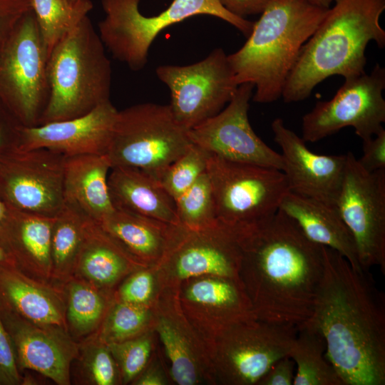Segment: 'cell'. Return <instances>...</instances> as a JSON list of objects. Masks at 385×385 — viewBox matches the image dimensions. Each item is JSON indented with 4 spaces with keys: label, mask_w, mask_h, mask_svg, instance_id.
Returning a JSON list of instances; mask_svg holds the SVG:
<instances>
[{
    "label": "cell",
    "mask_w": 385,
    "mask_h": 385,
    "mask_svg": "<svg viewBox=\"0 0 385 385\" xmlns=\"http://www.w3.org/2000/svg\"><path fill=\"white\" fill-rule=\"evenodd\" d=\"M232 229L241 252L240 281L256 318L296 327L305 322L323 274L322 246L279 209Z\"/></svg>",
    "instance_id": "6da1fadb"
},
{
    "label": "cell",
    "mask_w": 385,
    "mask_h": 385,
    "mask_svg": "<svg viewBox=\"0 0 385 385\" xmlns=\"http://www.w3.org/2000/svg\"><path fill=\"white\" fill-rule=\"evenodd\" d=\"M324 270L310 317L344 385L385 384V301L367 271L322 246Z\"/></svg>",
    "instance_id": "7a4b0ae2"
},
{
    "label": "cell",
    "mask_w": 385,
    "mask_h": 385,
    "mask_svg": "<svg viewBox=\"0 0 385 385\" xmlns=\"http://www.w3.org/2000/svg\"><path fill=\"white\" fill-rule=\"evenodd\" d=\"M314 34L302 46L285 83V103L304 101L322 81L334 75L345 79L365 73L370 41L385 46L379 18L385 0H333Z\"/></svg>",
    "instance_id": "3957f363"
},
{
    "label": "cell",
    "mask_w": 385,
    "mask_h": 385,
    "mask_svg": "<svg viewBox=\"0 0 385 385\" xmlns=\"http://www.w3.org/2000/svg\"><path fill=\"white\" fill-rule=\"evenodd\" d=\"M329 9L309 0H270L245 44L227 55L239 86L254 84V102L276 101L302 46Z\"/></svg>",
    "instance_id": "277c9868"
},
{
    "label": "cell",
    "mask_w": 385,
    "mask_h": 385,
    "mask_svg": "<svg viewBox=\"0 0 385 385\" xmlns=\"http://www.w3.org/2000/svg\"><path fill=\"white\" fill-rule=\"evenodd\" d=\"M105 48L88 16L54 46L47 63L49 99L39 125L82 116L110 101L112 69Z\"/></svg>",
    "instance_id": "5b68a950"
},
{
    "label": "cell",
    "mask_w": 385,
    "mask_h": 385,
    "mask_svg": "<svg viewBox=\"0 0 385 385\" xmlns=\"http://www.w3.org/2000/svg\"><path fill=\"white\" fill-rule=\"evenodd\" d=\"M140 0H101L105 17L98 34L114 58L138 71L148 62L150 47L165 29L191 16L209 15L231 24L246 37L254 22L237 16L217 0H173L163 11L145 16L139 11Z\"/></svg>",
    "instance_id": "8992f818"
},
{
    "label": "cell",
    "mask_w": 385,
    "mask_h": 385,
    "mask_svg": "<svg viewBox=\"0 0 385 385\" xmlns=\"http://www.w3.org/2000/svg\"><path fill=\"white\" fill-rule=\"evenodd\" d=\"M192 143L169 105L145 103L118 112L106 155L111 168H135L159 179Z\"/></svg>",
    "instance_id": "52a82bcc"
},
{
    "label": "cell",
    "mask_w": 385,
    "mask_h": 385,
    "mask_svg": "<svg viewBox=\"0 0 385 385\" xmlns=\"http://www.w3.org/2000/svg\"><path fill=\"white\" fill-rule=\"evenodd\" d=\"M48 58L31 9L19 20L0 52V99L25 127L38 125L47 106Z\"/></svg>",
    "instance_id": "ba28073f"
},
{
    "label": "cell",
    "mask_w": 385,
    "mask_h": 385,
    "mask_svg": "<svg viewBox=\"0 0 385 385\" xmlns=\"http://www.w3.org/2000/svg\"><path fill=\"white\" fill-rule=\"evenodd\" d=\"M297 327L251 318L234 323L211 339V368L221 382L257 384L289 355Z\"/></svg>",
    "instance_id": "9c48e42d"
},
{
    "label": "cell",
    "mask_w": 385,
    "mask_h": 385,
    "mask_svg": "<svg viewBox=\"0 0 385 385\" xmlns=\"http://www.w3.org/2000/svg\"><path fill=\"white\" fill-rule=\"evenodd\" d=\"M217 220L230 227L253 224L274 214L289 191L283 171L230 161L210 154L206 170Z\"/></svg>",
    "instance_id": "30bf717a"
},
{
    "label": "cell",
    "mask_w": 385,
    "mask_h": 385,
    "mask_svg": "<svg viewBox=\"0 0 385 385\" xmlns=\"http://www.w3.org/2000/svg\"><path fill=\"white\" fill-rule=\"evenodd\" d=\"M155 73L170 91L174 118L187 130L220 113L238 87L222 48L190 65L159 66Z\"/></svg>",
    "instance_id": "8fae6325"
},
{
    "label": "cell",
    "mask_w": 385,
    "mask_h": 385,
    "mask_svg": "<svg viewBox=\"0 0 385 385\" xmlns=\"http://www.w3.org/2000/svg\"><path fill=\"white\" fill-rule=\"evenodd\" d=\"M336 202L351 232L364 271L374 266L385 273V169L368 172L349 152Z\"/></svg>",
    "instance_id": "7c38bea8"
},
{
    "label": "cell",
    "mask_w": 385,
    "mask_h": 385,
    "mask_svg": "<svg viewBox=\"0 0 385 385\" xmlns=\"http://www.w3.org/2000/svg\"><path fill=\"white\" fill-rule=\"evenodd\" d=\"M384 88L385 68L379 63L369 74L345 79L331 100L317 102L302 117V139L317 142L348 126L362 140L372 138L384 128Z\"/></svg>",
    "instance_id": "4fadbf2b"
},
{
    "label": "cell",
    "mask_w": 385,
    "mask_h": 385,
    "mask_svg": "<svg viewBox=\"0 0 385 385\" xmlns=\"http://www.w3.org/2000/svg\"><path fill=\"white\" fill-rule=\"evenodd\" d=\"M66 158L43 148L0 155V200L23 212L56 216L64 205Z\"/></svg>",
    "instance_id": "5bb4252c"
},
{
    "label": "cell",
    "mask_w": 385,
    "mask_h": 385,
    "mask_svg": "<svg viewBox=\"0 0 385 385\" xmlns=\"http://www.w3.org/2000/svg\"><path fill=\"white\" fill-rule=\"evenodd\" d=\"M254 84H240L227 106L217 114L188 130L191 142L223 159L283 170L280 153L254 132L248 119Z\"/></svg>",
    "instance_id": "9a60e30c"
},
{
    "label": "cell",
    "mask_w": 385,
    "mask_h": 385,
    "mask_svg": "<svg viewBox=\"0 0 385 385\" xmlns=\"http://www.w3.org/2000/svg\"><path fill=\"white\" fill-rule=\"evenodd\" d=\"M241 252L234 230L217 222L208 227L180 226L172 246L157 265L180 279L215 276L240 280Z\"/></svg>",
    "instance_id": "2e32d148"
},
{
    "label": "cell",
    "mask_w": 385,
    "mask_h": 385,
    "mask_svg": "<svg viewBox=\"0 0 385 385\" xmlns=\"http://www.w3.org/2000/svg\"><path fill=\"white\" fill-rule=\"evenodd\" d=\"M274 139L282 150L289 191L335 206L340 191L346 155L316 154L302 137L288 128L283 120L272 123Z\"/></svg>",
    "instance_id": "e0dca14e"
},
{
    "label": "cell",
    "mask_w": 385,
    "mask_h": 385,
    "mask_svg": "<svg viewBox=\"0 0 385 385\" xmlns=\"http://www.w3.org/2000/svg\"><path fill=\"white\" fill-rule=\"evenodd\" d=\"M118 112L109 101L80 117L24 126L18 149L43 148L66 157L106 154Z\"/></svg>",
    "instance_id": "ac0fdd59"
},
{
    "label": "cell",
    "mask_w": 385,
    "mask_h": 385,
    "mask_svg": "<svg viewBox=\"0 0 385 385\" xmlns=\"http://www.w3.org/2000/svg\"><path fill=\"white\" fill-rule=\"evenodd\" d=\"M180 303L193 323L211 331V339L224 328L240 321L256 318L240 280L202 276L188 279Z\"/></svg>",
    "instance_id": "d6986e66"
},
{
    "label": "cell",
    "mask_w": 385,
    "mask_h": 385,
    "mask_svg": "<svg viewBox=\"0 0 385 385\" xmlns=\"http://www.w3.org/2000/svg\"><path fill=\"white\" fill-rule=\"evenodd\" d=\"M1 319L14 347L18 367L36 371L60 385L69 384L73 355L70 343L54 327L30 322L1 309Z\"/></svg>",
    "instance_id": "ffe728a7"
},
{
    "label": "cell",
    "mask_w": 385,
    "mask_h": 385,
    "mask_svg": "<svg viewBox=\"0 0 385 385\" xmlns=\"http://www.w3.org/2000/svg\"><path fill=\"white\" fill-rule=\"evenodd\" d=\"M7 208L0 229V244L8 261L25 274L49 277L52 274L51 245L56 216L38 215L9 206Z\"/></svg>",
    "instance_id": "44dd1931"
},
{
    "label": "cell",
    "mask_w": 385,
    "mask_h": 385,
    "mask_svg": "<svg viewBox=\"0 0 385 385\" xmlns=\"http://www.w3.org/2000/svg\"><path fill=\"white\" fill-rule=\"evenodd\" d=\"M111 164L106 154L66 157L63 175L64 204L101 223L115 207L108 184Z\"/></svg>",
    "instance_id": "7402d4cb"
},
{
    "label": "cell",
    "mask_w": 385,
    "mask_h": 385,
    "mask_svg": "<svg viewBox=\"0 0 385 385\" xmlns=\"http://www.w3.org/2000/svg\"><path fill=\"white\" fill-rule=\"evenodd\" d=\"M279 209L312 242L338 252L355 270H363L354 239L335 206L289 191L282 198Z\"/></svg>",
    "instance_id": "603a6c76"
},
{
    "label": "cell",
    "mask_w": 385,
    "mask_h": 385,
    "mask_svg": "<svg viewBox=\"0 0 385 385\" xmlns=\"http://www.w3.org/2000/svg\"><path fill=\"white\" fill-rule=\"evenodd\" d=\"M108 184L115 208L180 226L175 200L151 174L135 168L114 167Z\"/></svg>",
    "instance_id": "cb8c5ba5"
},
{
    "label": "cell",
    "mask_w": 385,
    "mask_h": 385,
    "mask_svg": "<svg viewBox=\"0 0 385 385\" xmlns=\"http://www.w3.org/2000/svg\"><path fill=\"white\" fill-rule=\"evenodd\" d=\"M0 309L41 326L63 325L59 298L9 261L0 262Z\"/></svg>",
    "instance_id": "d4e9b609"
},
{
    "label": "cell",
    "mask_w": 385,
    "mask_h": 385,
    "mask_svg": "<svg viewBox=\"0 0 385 385\" xmlns=\"http://www.w3.org/2000/svg\"><path fill=\"white\" fill-rule=\"evenodd\" d=\"M99 224L143 265H158L172 246L180 228V225L116 208Z\"/></svg>",
    "instance_id": "484cf974"
},
{
    "label": "cell",
    "mask_w": 385,
    "mask_h": 385,
    "mask_svg": "<svg viewBox=\"0 0 385 385\" xmlns=\"http://www.w3.org/2000/svg\"><path fill=\"white\" fill-rule=\"evenodd\" d=\"M137 265H143L135 260L99 223L86 217L76 270L91 282L107 286Z\"/></svg>",
    "instance_id": "4316f807"
},
{
    "label": "cell",
    "mask_w": 385,
    "mask_h": 385,
    "mask_svg": "<svg viewBox=\"0 0 385 385\" xmlns=\"http://www.w3.org/2000/svg\"><path fill=\"white\" fill-rule=\"evenodd\" d=\"M288 356L296 366L293 385H344L327 359L323 337L309 325L297 327Z\"/></svg>",
    "instance_id": "83f0119b"
},
{
    "label": "cell",
    "mask_w": 385,
    "mask_h": 385,
    "mask_svg": "<svg viewBox=\"0 0 385 385\" xmlns=\"http://www.w3.org/2000/svg\"><path fill=\"white\" fill-rule=\"evenodd\" d=\"M175 319L160 315L155 329L170 361V373L179 385H194L203 376L204 361L192 337Z\"/></svg>",
    "instance_id": "f1b7e54d"
},
{
    "label": "cell",
    "mask_w": 385,
    "mask_h": 385,
    "mask_svg": "<svg viewBox=\"0 0 385 385\" xmlns=\"http://www.w3.org/2000/svg\"><path fill=\"white\" fill-rule=\"evenodd\" d=\"M49 56L54 46L93 9L91 0H30Z\"/></svg>",
    "instance_id": "f546056e"
},
{
    "label": "cell",
    "mask_w": 385,
    "mask_h": 385,
    "mask_svg": "<svg viewBox=\"0 0 385 385\" xmlns=\"http://www.w3.org/2000/svg\"><path fill=\"white\" fill-rule=\"evenodd\" d=\"M86 219L65 204L55 217L51 245L52 274L64 276L75 269L83 241Z\"/></svg>",
    "instance_id": "4dcf8cb0"
},
{
    "label": "cell",
    "mask_w": 385,
    "mask_h": 385,
    "mask_svg": "<svg viewBox=\"0 0 385 385\" xmlns=\"http://www.w3.org/2000/svg\"><path fill=\"white\" fill-rule=\"evenodd\" d=\"M175 202L180 225L185 229H203L217 222L212 188L207 172Z\"/></svg>",
    "instance_id": "1f68e13d"
},
{
    "label": "cell",
    "mask_w": 385,
    "mask_h": 385,
    "mask_svg": "<svg viewBox=\"0 0 385 385\" xmlns=\"http://www.w3.org/2000/svg\"><path fill=\"white\" fill-rule=\"evenodd\" d=\"M210 153L192 143L160 175L159 181L175 200L187 191L206 172Z\"/></svg>",
    "instance_id": "d6a6232c"
},
{
    "label": "cell",
    "mask_w": 385,
    "mask_h": 385,
    "mask_svg": "<svg viewBox=\"0 0 385 385\" xmlns=\"http://www.w3.org/2000/svg\"><path fill=\"white\" fill-rule=\"evenodd\" d=\"M104 310V302L91 286L74 282L68 292L67 316L70 324L80 334L92 330L100 321Z\"/></svg>",
    "instance_id": "836d02e7"
},
{
    "label": "cell",
    "mask_w": 385,
    "mask_h": 385,
    "mask_svg": "<svg viewBox=\"0 0 385 385\" xmlns=\"http://www.w3.org/2000/svg\"><path fill=\"white\" fill-rule=\"evenodd\" d=\"M150 319L147 306L121 302L109 314L101 338L105 344L134 338L145 329Z\"/></svg>",
    "instance_id": "e575fe53"
},
{
    "label": "cell",
    "mask_w": 385,
    "mask_h": 385,
    "mask_svg": "<svg viewBox=\"0 0 385 385\" xmlns=\"http://www.w3.org/2000/svg\"><path fill=\"white\" fill-rule=\"evenodd\" d=\"M118 364L125 383L133 380L146 366L152 349L146 336L106 344Z\"/></svg>",
    "instance_id": "d590c367"
},
{
    "label": "cell",
    "mask_w": 385,
    "mask_h": 385,
    "mask_svg": "<svg viewBox=\"0 0 385 385\" xmlns=\"http://www.w3.org/2000/svg\"><path fill=\"white\" fill-rule=\"evenodd\" d=\"M88 377L97 385H112L116 381L115 361L106 344L94 346L86 360Z\"/></svg>",
    "instance_id": "8d00e7d4"
},
{
    "label": "cell",
    "mask_w": 385,
    "mask_h": 385,
    "mask_svg": "<svg viewBox=\"0 0 385 385\" xmlns=\"http://www.w3.org/2000/svg\"><path fill=\"white\" fill-rule=\"evenodd\" d=\"M150 272L139 271L125 281L119 292L121 302L147 306L153 297L155 287V279Z\"/></svg>",
    "instance_id": "74e56055"
},
{
    "label": "cell",
    "mask_w": 385,
    "mask_h": 385,
    "mask_svg": "<svg viewBox=\"0 0 385 385\" xmlns=\"http://www.w3.org/2000/svg\"><path fill=\"white\" fill-rule=\"evenodd\" d=\"M21 381L14 347L2 322L0 309V384L13 385Z\"/></svg>",
    "instance_id": "f35d334b"
},
{
    "label": "cell",
    "mask_w": 385,
    "mask_h": 385,
    "mask_svg": "<svg viewBox=\"0 0 385 385\" xmlns=\"http://www.w3.org/2000/svg\"><path fill=\"white\" fill-rule=\"evenodd\" d=\"M31 9L30 0H0V52L19 20Z\"/></svg>",
    "instance_id": "ab89813d"
},
{
    "label": "cell",
    "mask_w": 385,
    "mask_h": 385,
    "mask_svg": "<svg viewBox=\"0 0 385 385\" xmlns=\"http://www.w3.org/2000/svg\"><path fill=\"white\" fill-rule=\"evenodd\" d=\"M23 127L0 99V155L18 148Z\"/></svg>",
    "instance_id": "60d3db41"
},
{
    "label": "cell",
    "mask_w": 385,
    "mask_h": 385,
    "mask_svg": "<svg viewBox=\"0 0 385 385\" xmlns=\"http://www.w3.org/2000/svg\"><path fill=\"white\" fill-rule=\"evenodd\" d=\"M359 165L368 172L385 169V130L363 140V155L357 158Z\"/></svg>",
    "instance_id": "b9f144b4"
},
{
    "label": "cell",
    "mask_w": 385,
    "mask_h": 385,
    "mask_svg": "<svg viewBox=\"0 0 385 385\" xmlns=\"http://www.w3.org/2000/svg\"><path fill=\"white\" fill-rule=\"evenodd\" d=\"M294 362L286 356L279 359L260 380L259 385H292Z\"/></svg>",
    "instance_id": "7bdbcfd3"
},
{
    "label": "cell",
    "mask_w": 385,
    "mask_h": 385,
    "mask_svg": "<svg viewBox=\"0 0 385 385\" xmlns=\"http://www.w3.org/2000/svg\"><path fill=\"white\" fill-rule=\"evenodd\" d=\"M232 14L245 19L251 15L262 14L270 0H217Z\"/></svg>",
    "instance_id": "ee69618b"
},
{
    "label": "cell",
    "mask_w": 385,
    "mask_h": 385,
    "mask_svg": "<svg viewBox=\"0 0 385 385\" xmlns=\"http://www.w3.org/2000/svg\"><path fill=\"white\" fill-rule=\"evenodd\" d=\"M135 384L138 385H163L165 383L158 371L150 370L140 376Z\"/></svg>",
    "instance_id": "f6af8a7d"
},
{
    "label": "cell",
    "mask_w": 385,
    "mask_h": 385,
    "mask_svg": "<svg viewBox=\"0 0 385 385\" xmlns=\"http://www.w3.org/2000/svg\"><path fill=\"white\" fill-rule=\"evenodd\" d=\"M7 206L0 200V229L5 221L7 215Z\"/></svg>",
    "instance_id": "bcb514c9"
},
{
    "label": "cell",
    "mask_w": 385,
    "mask_h": 385,
    "mask_svg": "<svg viewBox=\"0 0 385 385\" xmlns=\"http://www.w3.org/2000/svg\"><path fill=\"white\" fill-rule=\"evenodd\" d=\"M312 4L317 5L319 6L329 9L331 7V4L333 2V0H309Z\"/></svg>",
    "instance_id": "7dc6e473"
},
{
    "label": "cell",
    "mask_w": 385,
    "mask_h": 385,
    "mask_svg": "<svg viewBox=\"0 0 385 385\" xmlns=\"http://www.w3.org/2000/svg\"><path fill=\"white\" fill-rule=\"evenodd\" d=\"M4 261H8V257H7V255L4 249L0 244V262H4Z\"/></svg>",
    "instance_id": "c3c4849f"
},
{
    "label": "cell",
    "mask_w": 385,
    "mask_h": 385,
    "mask_svg": "<svg viewBox=\"0 0 385 385\" xmlns=\"http://www.w3.org/2000/svg\"><path fill=\"white\" fill-rule=\"evenodd\" d=\"M70 1H72V2H76V1H78L80 0H69Z\"/></svg>",
    "instance_id": "681fc988"
},
{
    "label": "cell",
    "mask_w": 385,
    "mask_h": 385,
    "mask_svg": "<svg viewBox=\"0 0 385 385\" xmlns=\"http://www.w3.org/2000/svg\"></svg>",
    "instance_id": "f907efd6"
}]
</instances>
